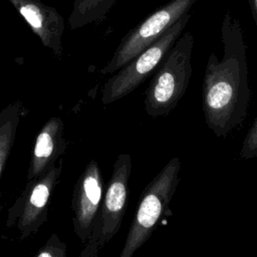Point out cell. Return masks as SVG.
Wrapping results in <instances>:
<instances>
[{
	"label": "cell",
	"mask_w": 257,
	"mask_h": 257,
	"mask_svg": "<svg viewBox=\"0 0 257 257\" xmlns=\"http://www.w3.org/2000/svg\"><path fill=\"white\" fill-rule=\"evenodd\" d=\"M223 55L208 58L202 90L205 120L217 137L242 124L251 99L246 44L240 21L227 12L221 26Z\"/></svg>",
	"instance_id": "1"
},
{
	"label": "cell",
	"mask_w": 257,
	"mask_h": 257,
	"mask_svg": "<svg viewBox=\"0 0 257 257\" xmlns=\"http://www.w3.org/2000/svg\"><path fill=\"white\" fill-rule=\"evenodd\" d=\"M194 36H180L158 66L145 93V109L152 117L167 115L186 93L192 73Z\"/></svg>",
	"instance_id": "2"
},
{
	"label": "cell",
	"mask_w": 257,
	"mask_h": 257,
	"mask_svg": "<svg viewBox=\"0 0 257 257\" xmlns=\"http://www.w3.org/2000/svg\"><path fill=\"white\" fill-rule=\"evenodd\" d=\"M180 171V158L174 157L144 189L118 257H133L156 230L176 193Z\"/></svg>",
	"instance_id": "3"
},
{
	"label": "cell",
	"mask_w": 257,
	"mask_h": 257,
	"mask_svg": "<svg viewBox=\"0 0 257 257\" xmlns=\"http://www.w3.org/2000/svg\"><path fill=\"white\" fill-rule=\"evenodd\" d=\"M190 18L191 15L189 13L184 15L157 41L109 77L102 86L101 102L109 104L124 97L140 86L149 75L155 72L183 33Z\"/></svg>",
	"instance_id": "4"
},
{
	"label": "cell",
	"mask_w": 257,
	"mask_h": 257,
	"mask_svg": "<svg viewBox=\"0 0 257 257\" xmlns=\"http://www.w3.org/2000/svg\"><path fill=\"white\" fill-rule=\"evenodd\" d=\"M197 0H170L131 29L117 45L101 74L116 72L138 54L157 41L193 7Z\"/></svg>",
	"instance_id": "5"
},
{
	"label": "cell",
	"mask_w": 257,
	"mask_h": 257,
	"mask_svg": "<svg viewBox=\"0 0 257 257\" xmlns=\"http://www.w3.org/2000/svg\"><path fill=\"white\" fill-rule=\"evenodd\" d=\"M63 160L54 164L41 176L27 181L20 196L8 209L6 228L16 227L20 240L38 232L47 221L48 205L62 173Z\"/></svg>",
	"instance_id": "6"
},
{
	"label": "cell",
	"mask_w": 257,
	"mask_h": 257,
	"mask_svg": "<svg viewBox=\"0 0 257 257\" xmlns=\"http://www.w3.org/2000/svg\"><path fill=\"white\" fill-rule=\"evenodd\" d=\"M103 195V180L100 168L95 160H91L77 179L71 200L73 229L83 244L91 235L92 226L99 213Z\"/></svg>",
	"instance_id": "7"
},
{
	"label": "cell",
	"mask_w": 257,
	"mask_h": 257,
	"mask_svg": "<svg viewBox=\"0 0 257 257\" xmlns=\"http://www.w3.org/2000/svg\"><path fill=\"white\" fill-rule=\"evenodd\" d=\"M132 157L120 154L116 158L111 177L103 195L97 217L101 224L100 249L118 232L125 214L128 197V180L132 173Z\"/></svg>",
	"instance_id": "8"
},
{
	"label": "cell",
	"mask_w": 257,
	"mask_h": 257,
	"mask_svg": "<svg viewBox=\"0 0 257 257\" xmlns=\"http://www.w3.org/2000/svg\"><path fill=\"white\" fill-rule=\"evenodd\" d=\"M17 12L25 19L32 32L39 38L44 47L54 57L61 59L63 55L62 35L64 19L54 7L41 0H8Z\"/></svg>",
	"instance_id": "9"
},
{
	"label": "cell",
	"mask_w": 257,
	"mask_h": 257,
	"mask_svg": "<svg viewBox=\"0 0 257 257\" xmlns=\"http://www.w3.org/2000/svg\"><path fill=\"white\" fill-rule=\"evenodd\" d=\"M63 127L59 116H51L38 132L29 162L27 181L41 176L65 152L67 143L63 138Z\"/></svg>",
	"instance_id": "10"
},
{
	"label": "cell",
	"mask_w": 257,
	"mask_h": 257,
	"mask_svg": "<svg viewBox=\"0 0 257 257\" xmlns=\"http://www.w3.org/2000/svg\"><path fill=\"white\" fill-rule=\"evenodd\" d=\"M21 115L22 108L17 101L9 103L0 111V182L15 142Z\"/></svg>",
	"instance_id": "11"
},
{
	"label": "cell",
	"mask_w": 257,
	"mask_h": 257,
	"mask_svg": "<svg viewBox=\"0 0 257 257\" xmlns=\"http://www.w3.org/2000/svg\"><path fill=\"white\" fill-rule=\"evenodd\" d=\"M117 0H74L68 18L70 29L102 21Z\"/></svg>",
	"instance_id": "12"
},
{
	"label": "cell",
	"mask_w": 257,
	"mask_h": 257,
	"mask_svg": "<svg viewBox=\"0 0 257 257\" xmlns=\"http://www.w3.org/2000/svg\"><path fill=\"white\" fill-rule=\"evenodd\" d=\"M35 257H67V246L56 234H52L37 251Z\"/></svg>",
	"instance_id": "13"
},
{
	"label": "cell",
	"mask_w": 257,
	"mask_h": 257,
	"mask_svg": "<svg viewBox=\"0 0 257 257\" xmlns=\"http://www.w3.org/2000/svg\"><path fill=\"white\" fill-rule=\"evenodd\" d=\"M239 155L242 160L257 157V116L243 141Z\"/></svg>",
	"instance_id": "14"
},
{
	"label": "cell",
	"mask_w": 257,
	"mask_h": 257,
	"mask_svg": "<svg viewBox=\"0 0 257 257\" xmlns=\"http://www.w3.org/2000/svg\"><path fill=\"white\" fill-rule=\"evenodd\" d=\"M101 234V224L96 216L93 226H92V232L89 237V239L84 243L86 246L81 251V254L79 257H97V253L100 250L99 246V238Z\"/></svg>",
	"instance_id": "15"
},
{
	"label": "cell",
	"mask_w": 257,
	"mask_h": 257,
	"mask_svg": "<svg viewBox=\"0 0 257 257\" xmlns=\"http://www.w3.org/2000/svg\"><path fill=\"white\" fill-rule=\"evenodd\" d=\"M248 3H249V6H250V9H251L252 16H253V19L255 21L256 27H257V0H248Z\"/></svg>",
	"instance_id": "16"
}]
</instances>
